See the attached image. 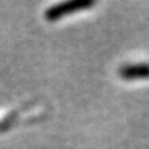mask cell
<instances>
[{"instance_id":"obj_1","label":"cell","mask_w":149,"mask_h":149,"mask_svg":"<svg viewBox=\"0 0 149 149\" xmlns=\"http://www.w3.org/2000/svg\"><path fill=\"white\" fill-rule=\"evenodd\" d=\"M92 3L90 1H71V3H64V4L56 5V7L51 8V9L47 12V17L54 20L56 17H60L63 15H67V13H71L76 9H81V8L85 7H90Z\"/></svg>"},{"instance_id":"obj_2","label":"cell","mask_w":149,"mask_h":149,"mask_svg":"<svg viewBox=\"0 0 149 149\" xmlns=\"http://www.w3.org/2000/svg\"><path fill=\"white\" fill-rule=\"evenodd\" d=\"M120 72L122 76L126 77V79H144V77H149V65L148 64L127 65Z\"/></svg>"}]
</instances>
